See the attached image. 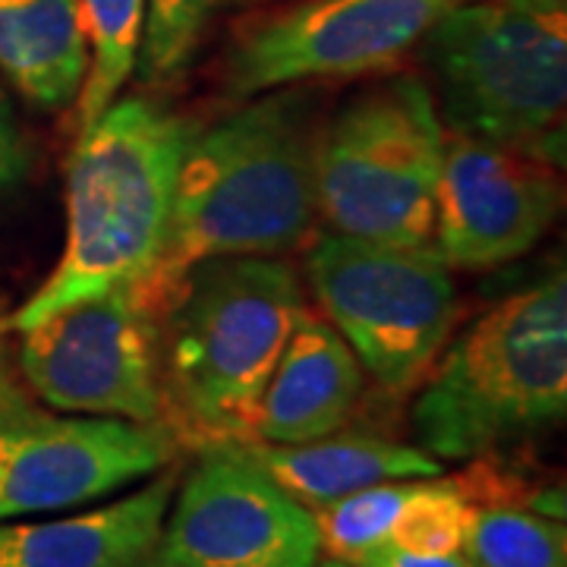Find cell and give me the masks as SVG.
Returning <instances> with one entry per match:
<instances>
[{"label": "cell", "mask_w": 567, "mask_h": 567, "mask_svg": "<svg viewBox=\"0 0 567 567\" xmlns=\"http://www.w3.org/2000/svg\"><path fill=\"white\" fill-rule=\"evenodd\" d=\"M174 445L162 425L0 410V524L70 511L155 476Z\"/></svg>", "instance_id": "30bf717a"}, {"label": "cell", "mask_w": 567, "mask_h": 567, "mask_svg": "<svg viewBox=\"0 0 567 567\" xmlns=\"http://www.w3.org/2000/svg\"><path fill=\"white\" fill-rule=\"evenodd\" d=\"M316 152L309 102L290 85L193 130L162 259L136 287L148 309L162 312L186 271L208 259L278 256L300 244L319 215Z\"/></svg>", "instance_id": "6da1fadb"}, {"label": "cell", "mask_w": 567, "mask_h": 567, "mask_svg": "<svg viewBox=\"0 0 567 567\" xmlns=\"http://www.w3.org/2000/svg\"><path fill=\"white\" fill-rule=\"evenodd\" d=\"M0 73L39 111L80 99L89 44L76 0H0Z\"/></svg>", "instance_id": "2e32d148"}, {"label": "cell", "mask_w": 567, "mask_h": 567, "mask_svg": "<svg viewBox=\"0 0 567 567\" xmlns=\"http://www.w3.org/2000/svg\"><path fill=\"white\" fill-rule=\"evenodd\" d=\"M464 0H300L249 25L227 58V89L262 95L385 70Z\"/></svg>", "instance_id": "9c48e42d"}, {"label": "cell", "mask_w": 567, "mask_h": 567, "mask_svg": "<svg viewBox=\"0 0 567 567\" xmlns=\"http://www.w3.org/2000/svg\"><path fill=\"white\" fill-rule=\"evenodd\" d=\"M155 551L183 567H316V514L240 445H215L181 486Z\"/></svg>", "instance_id": "8fae6325"}, {"label": "cell", "mask_w": 567, "mask_h": 567, "mask_svg": "<svg viewBox=\"0 0 567 567\" xmlns=\"http://www.w3.org/2000/svg\"><path fill=\"white\" fill-rule=\"evenodd\" d=\"M20 369L41 401L61 413L145 425L162 420L155 312L133 284L22 328Z\"/></svg>", "instance_id": "ba28073f"}, {"label": "cell", "mask_w": 567, "mask_h": 567, "mask_svg": "<svg viewBox=\"0 0 567 567\" xmlns=\"http://www.w3.org/2000/svg\"><path fill=\"white\" fill-rule=\"evenodd\" d=\"M89 44V73L76 99V133L102 117L121 99L136 73L145 32V0H76Z\"/></svg>", "instance_id": "e0dca14e"}, {"label": "cell", "mask_w": 567, "mask_h": 567, "mask_svg": "<svg viewBox=\"0 0 567 567\" xmlns=\"http://www.w3.org/2000/svg\"><path fill=\"white\" fill-rule=\"evenodd\" d=\"M218 0H145L140 76L145 85H171L189 70Z\"/></svg>", "instance_id": "ffe728a7"}, {"label": "cell", "mask_w": 567, "mask_h": 567, "mask_svg": "<svg viewBox=\"0 0 567 567\" xmlns=\"http://www.w3.org/2000/svg\"><path fill=\"white\" fill-rule=\"evenodd\" d=\"M363 391V365L324 316L300 312L262 391L252 439L300 445L334 435Z\"/></svg>", "instance_id": "4fadbf2b"}, {"label": "cell", "mask_w": 567, "mask_h": 567, "mask_svg": "<svg viewBox=\"0 0 567 567\" xmlns=\"http://www.w3.org/2000/svg\"><path fill=\"white\" fill-rule=\"evenodd\" d=\"M25 404V398H22V391L10 379H7V372L0 369V410H10V406H20Z\"/></svg>", "instance_id": "cb8c5ba5"}, {"label": "cell", "mask_w": 567, "mask_h": 567, "mask_svg": "<svg viewBox=\"0 0 567 567\" xmlns=\"http://www.w3.org/2000/svg\"><path fill=\"white\" fill-rule=\"evenodd\" d=\"M189 136L193 123L142 95L117 99L76 133L61 262L0 328L20 334L63 306L142 287L162 259Z\"/></svg>", "instance_id": "7a4b0ae2"}, {"label": "cell", "mask_w": 567, "mask_h": 567, "mask_svg": "<svg viewBox=\"0 0 567 567\" xmlns=\"http://www.w3.org/2000/svg\"><path fill=\"white\" fill-rule=\"evenodd\" d=\"M35 162L29 133L22 126L17 104L10 99V89L0 82V196L13 193L25 183Z\"/></svg>", "instance_id": "7402d4cb"}, {"label": "cell", "mask_w": 567, "mask_h": 567, "mask_svg": "<svg viewBox=\"0 0 567 567\" xmlns=\"http://www.w3.org/2000/svg\"><path fill=\"white\" fill-rule=\"evenodd\" d=\"M316 567H353V565H347V561H341V558H324V561H316Z\"/></svg>", "instance_id": "484cf974"}, {"label": "cell", "mask_w": 567, "mask_h": 567, "mask_svg": "<svg viewBox=\"0 0 567 567\" xmlns=\"http://www.w3.org/2000/svg\"><path fill=\"white\" fill-rule=\"evenodd\" d=\"M476 507L473 492L461 480H416L391 524L388 543L420 555H461Z\"/></svg>", "instance_id": "d6986e66"}, {"label": "cell", "mask_w": 567, "mask_h": 567, "mask_svg": "<svg viewBox=\"0 0 567 567\" xmlns=\"http://www.w3.org/2000/svg\"><path fill=\"white\" fill-rule=\"evenodd\" d=\"M306 278L324 319L391 394L423 382L457 319V287L435 246L328 234L309 249Z\"/></svg>", "instance_id": "52a82bcc"}, {"label": "cell", "mask_w": 567, "mask_h": 567, "mask_svg": "<svg viewBox=\"0 0 567 567\" xmlns=\"http://www.w3.org/2000/svg\"><path fill=\"white\" fill-rule=\"evenodd\" d=\"M121 567H183V565H174V561H167V558H162L155 548L148 551V555H142V558H133V561H126V565Z\"/></svg>", "instance_id": "d4e9b609"}, {"label": "cell", "mask_w": 567, "mask_h": 567, "mask_svg": "<svg viewBox=\"0 0 567 567\" xmlns=\"http://www.w3.org/2000/svg\"><path fill=\"white\" fill-rule=\"evenodd\" d=\"M256 466L309 511L331 505L350 492L394 480L442 476V461L416 445L375 435H324L300 445L237 442Z\"/></svg>", "instance_id": "9a60e30c"}, {"label": "cell", "mask_w": 567, "mask_h": 567, "mask_svg": "<svg viewBox=\"0 0 567 567\" xmlns=\"http://www.w3.org/2000/svg\"><path fill=\"white\" fill-rule=\"evenodd\" d=\"M162 312L164 398L205 439L249 442L265 385L303 312L297 271L275 256L208 259L186 271Z\"/></svg>", "instance_id": "277c9868"}, {"label": "cell", "mask_w": 567, "mask_h": 567, "mask_svg": "<svg viewBox=\"0 0 567 567\" xmlns=\"http://www.w3.org/2000/svg\"><path fill=\"white\" fill-rule=\"evenodd\" d=\"M177 492V473L158 470L152 483L117 502L48 520L0 524V567H121L148 555L162 536Z\"/></svg>", "instance_id": "5bb4252c"}, {"label": "cell", "mask_w": 567, "mask_h": 567, "mask_svg": "<svg viewBox=\"0 0 567 567\" xmlns=\"http://www.w3.org/2000/svg\"><path fill=\"white\" fill-rule=\"evenodd\" d=\"M353 567H473L464 555H420V551H406L394 543H379V546L365 548L360 558L350 561Z\"/></svg>", "instance_id": "603a6c76"}, {"label": "cell", "mask_w": 567, "mask_h": 567, "mask_svg": "<svg viewBox=\"0 0 567 567\" xmlns=\"http://www.w3.org/2000/svg\"><path fill=\"white\" fill-rule=\"evenodd\" d=\"M413 404V432L439 461L524 442L567 413V281L551 271L492 306L439 353Z\"/></svg>", "instance_id": "3957f363"}, {"label": "cell", "mask_w": 567, "mask_h": 567, "mask_svg": "<svg viewBox=\"0 0 567 567\" xmlns=\"http://www.w3.org/2000/svg\"><path fill=\"white\" fill-rule=\"evenodd\" d=\"M473 567H567L561 520L520 507H476L464 548Z\"/></svg>", "instance_id": "ac0fdd59"}, {"label": "cell", "mask_w": 567, "mask_h": 567, "mask_svg": "<svg viewBox=\"0 0 567 567\" xmlns=\"http://www.w3.org/2000/svg\"><path fill=\"white\" fill-rule=\"evenodd\" d=\"M445 140L435 95L420 76L365 89L319 136V215L344 237L432 246Z\"/></svg>", "instance_id": "8992f818"}, {"label": "cell", "mask_w": 567, "mask_h": 567, "mask_svg": "<svg viewBox=\"0 0 567 567\" xmlns=\"http://www.w3.org/2000/svg\"><path fill=\"white\" fill-rule=\"evenodd\" d=\"M416 480H394V483H379L365 486L360 492H350L344 498L331 505L316 507V524H319V539L328 548L331 558L353 561L365 548L385 543L394 517L410 498Z\"/></svg>", "instance_id": "44dd1931"}, {"label": "cell", "mask_w": 567, "mask_h": 567, "mask_svg": "<svg viewBox=\"0 0 567 567\" xmlns=\"http://www.w3.org/2000/svg\"><path fill=\"white\" fill-rule=\"evenodd\" d=\"M447 133L533 148L567 102V0H464L420 41Z\"/></svg>", "instance_id": "5b68a950"}, {"label": "cell", "mask_w": 567, "mask_h": 567, "mask_svg": "<svg viewBox=\"0 0 567 567\" xmlns=\"http://www.w3.org/2000/svg\"><path fill=\"white\" fill-rule=\"evenodd\" d=\"M558 205V181L533 148L447 133L432 246L447 268H495L527 256Z\"/></svg>", "instance_id": "7c38bea8"}]
</instances>
